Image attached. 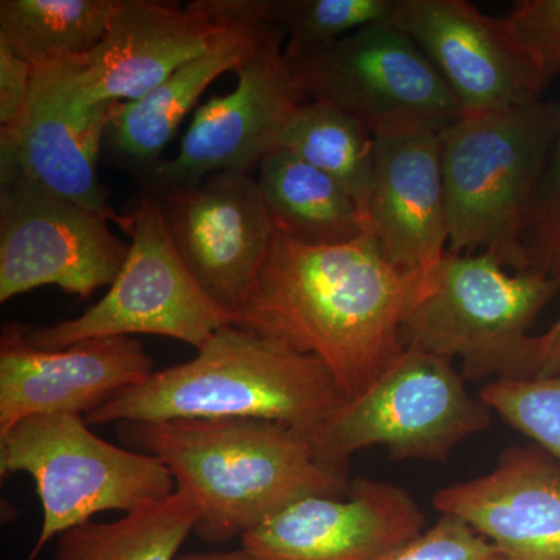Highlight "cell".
Returning a JSON list of instances; mask_svg holds the SVG:
<instances>
[{"instance_id":"cell-1","label":"cell","mask_w":560,"mask_h":560,"mask_svg":"<svg viewBox=\"0 0 560 560\" xmlns=\"http://www.w3.org/2000/svg\"><path fill=\"white\" fill-rule=\"evenodd\" d=\"M431 278L394 267L370 231L345 245L307 246L276 228L235 326L315 357L352 400L405 349L401 327Z\"/></svg>"},{"instance_id":"cell-2","label":"cell","mask_w":560,"mask_h":560,"mask_svg":"<svg viewBox=\"0 0 560 560\" xmlns=\"http://www.w3.org/2000/svg\"><path fill=\"white\" fill-rule=\"evenodd\" d=\"M125 440L156 456L200 510L201 540L226 544L305 497H346L349 470L323 463L311 438L275 420L124 422Z\"/></svg>"},{"instance_id":"cell-3","label":"cell","mask_w":560,"mask_h":560,"mask_svg":"<svg viewBox=\"0 0 560 560\" xmlns=\"http://www.w3.org/2000/svg\"><path fill=\"white\" fill-rule=\"evenodd\" d=\"M342 401L318 359L231 324L215 331L195 359L154 371L84 419L101 425L253 418L275 420L312 438Z\"/></svg>"},{"instance_id":"cell-4","label":"cell","mask_w":560,"mask_h":560,"mask_svg":"<svg viewBox=\"0 0 560 560\" xmlns=\"http://www.w3.org/2000/svg\"><path fill=\"white\" fill-rule=\"evenodd\" d=\"M560 106L536 101L464 114L440 132L448 253L489 254L528 271L523 230L558 132Z\"/></svg>"},{"instance_id":"cell-5","label":"cell","mask_w":560,"mask_h":560,"mask_svg":"<svg viewBox=\"0 0 560 560\" xmlns=\"http://www.w3.org/2000/svg\"><path fill=\"white\" fill-rule=\"evenodd\" d=\"M560 278L508 270L489 254H445L429 291L401 327L404 348L463 361L470 381L536 377L529 329L559 293Z\"/></svg>"},{"instance_id":"cell-6","label":"cell","mask_w":560,"mask_h":560,"mask_svg":"<svg viewBox=\"0 0 560 560\" xmlns=\"http://www.w3.org/2000/svg\"><path fill=\"white\" fill-rule=\"evenodd\" d=\"M14 474L31 475L43 506V526L27 560L101 512L128 514L176 492L161 459L102 440L77 415L31 416L0 434V475Z\"/></svg>"},{"instance_id":"cell-7","label":"cell","mask_w":560,"mask_h":560,"mask_svg":"<svg viewBox=\"0 0 560 560\" xmlns=\"http://www.w3.org/2000/svg\"><path fill=\"white\" fill-rule=\"evenodd\" d=\"M492 422V410L467 390L453 360L405 348L370 388L340 408L311 438L323 463L349 470L363 448L394 459H444Z\"/></svg>"},{"instance_id":"cell-8","label":"cell","mask_w":560,"mask_h":560,"mask_svg":"<svg viewBox=\"0 0 560 560\" xmlns=\"http://www.w3.org/2000/svg\"><path fill=\"white\" fill-rule=\"evenodd\" d=\"M265 0H121L102 43L51 62L70 108L138 101L172 73L219 49L264 11Z\"/></svg>"},{"instance_id":"cell-9","label":"cell","mask_w":560,"mask_h":560,"mask_svg":"<svg viewBox=\"0 0 560 560\" xmlns=\"http://www.w3.org/2000/svg\"><path fill=\"white\" fill-rule=\"evenodd\" d=\"M127 260L101 301L83 315L54 326L20 324L28 345L68 348L94 338L158 335L200 349L234 316L210 300L180 261L165 228L160 201L142 195L132 210Z\"/></svg>"},{"instance_id":"cell-10","label":"cell","mask_w":560,"mask_h":560,"mask_svg":"<svg viewBox=\"0 0 560 560\" xmlns=\"http://www.w3.org/2000/svg\"><path fill=\"white\" fill-rule=\"evenodd\" d=\"M287 60L307 101L329 103L360 121L372 138L441 132L464 116L440 72L393 21Z\"/></svg>"},{"instance_id":"cell-11","label":"cell","mask_w":560,"mask_h":560,"mask_svg":"<svg viewBox=\"0 0 560 560\" xmlns=\"http://www.w3.org/2000/svg\"><path fill=\"white\" fill-rule=\"evenodd\" d=\"M130 243L109 220L0 160V302L39 287L88 300L113 285Z\"/></svg>"},{"instance_id":"cell-12","label":"cell","mask_w":560,"mask_h":560,"mask_svg":"<svg viewBox=\"0 0 560 560\" xmlns=\"http://www.w3.org/2000/svg\"><path fill=\"white\" fill-rule=\"evenodd\" d=\"M283 47V33L265 40L234 70V91L198 106L178 153L140 183L142 195L158 197L215 173L250 172L259 165L287 117L307 102Z\"/></svg>"},{"instance_id":"cell-13","label":"cell","mask_w":560,"mask_h":560,"mask_svg":"<svg viewBox=\"0 0 560 560\" xmlns=\"http://www.w3.org/2000/svg\"><path fill=\"white\" fill-rule=\"evenodd\" d=\"M154 198L184 267L210 300L237 318L276 232L256 176L215 173Z\"/></svg>"},{"instance_id":"cell-14","label":"cell","mask_w":560,"mask_h":560,"mask_svg":"<svg viewBox=\"0 0 560 560\" xmlns=\"http://www.w3.org/2000/svg\"><path fill=\"white\" fill-rule=\"evenodd\" d=\"M407 490L359 478L348 495L305 497L242 537L253 560H385L423 533Z\"/></svg>"},{"instance_id":"cell-15","label":"cell","mask_w":560,"mask_h":560,"mask_svg":"<svg viewBox=\"0 0 560 560\" xmlns=\"http://www.w3.org/2000/svg\"><path fill=\"white\" fill-rule=\"evenodd\" d=\"M394 24L429 58L464 114L540 101L539 77L508 22L467 0H397Z\"/></svg>"},{"instance_id":"cell-16","label":"cell","mask_w":560,"mask_h":560,"mask_svg":"<svg viewBox=\"0 0 560 560\" xmlns=\"http://www.w3.org/2000/svg\"><path fill=\"white\" fill-rule=\"evenodd\" d=\"M154 371L149 352L132 337L46 350L24 340L20 323H9L0 335V434L31 416H88Z\"/></svg>"},{"instance_id":"cell-17","label":"cell","mask_w":560,"mask_h":560,"mask_svg":"<svg viewBox=\"0 0 560 560\" xmlns=\"http://www.w3.org/2000/svg\"><path fill=\"white\" fill-rule=\"evenodd\" d=\"M117 105L70 108L54 65L33 68L24 116L13 130H0V160L13 162L54 194L101 213L127 232L130 215L110 208L108 187L98 175L103 142Z\"/></svg>"},{"instance_id":"cell-18","label":"cell","mask_w":560,"mask_h":560,"mask_svg":"<svg viewBox=\"0 0 560 560\" xmlns=\"http://www.w3.org/2000/svg\"><path fill=\"white\" fill-rule=\"evenodd\" d=\"M366 231L399 270L429 275L447 254L448 226L440 132L408 130L374 138Z\"/></svg>"},{"instance_id":"cell-19","label":"cell","mask_w":560,"mask_h":560,"mask_svg":"<svg viewBox=\"0 0 560 560\" xmlns=\"http://www.w3.org/2000/svg\"><path fill=\"white\" fill-rule=\"evenodd\" d=\"M433 504L508 560H560V464L539 445L508 448L495 469L438 490Z\"/></svg>"},{"instance_id":"cell-20","label":"cell","mask_w":560,"mask_h":560,"mask_svg":"<svg viewBox=\"0 0 560 560\" xmlns=\"http://www.w3.org/2000/svg\"><path fill=\"white\" fill-rule=\"evenodd\" d=\"M278 33L282 32L272 20L271 0H265L259 16L219 49L187 62L138 101L119 103L106 131L102 156L143 183L164 161L162 151L210 84L223 73L234 72Z\"/></svg>"},{"instance_id":"cell-21","label":"cell","mask_w":560,"mask_h":560,"mask_svg":"<svg viewBox=\"0 0 560 560\" xmlns=\"http://www.w3.org/2000/svg\"><path fill=\"white\" fill-rule=\"evenodd\" d=\"M256 179L276 228L294 241L337 246L366 231L363 213L348 191L290 151L265 154Z\"/></svg>"},{"instance_id":"cell-22","label":"cell","mask_w":560,"mask_h":560,"mask_svg":"<svg viewBox=\"0 0 560 560\" xmlns=\"http://www.w3.org/2000/svg\"><path fill=\"white\" fill-rule=\"evenodd\" d=\"M121 0H2L0 40L32 68L83 57L105 38Z\"/></svg>"},{"instance_id":"cell-23","label":"cell","mask_w":560,"mask_h":560,"mask_svg":"<svg viewBox=\"0 0 560 560\" xmlns=\"http://www.w3.org/2000/svg\"><path fill=\"white\" fill-rule=\"evenodd\" d=\"M200 510L186 492L128 512L116 522H88L58 537L55 560H175L197 528Z\"/></svg>"},{"instance_id":"cell-24","label":"cell","mask_w":560,"mask_h":560,"mask_svg":"<svg viewBox=\"0 0 560 560\" xmlns=\"http://www.w3.org/2000/svg\"><path fill=\"white\" fill-rule=\"evenodd\" d=\"M272 150L290 151L337 180L364 217L374 165V138L360 121L329 103L307 101L283 121Z\"/></svg>"},{"instance_id":"cell-25","label":"cell","mask_w":560,"mask_h":560,"mask_svg":"<svg viewBox=\"0 0 560 560\" xmlns=\"http://www.w3.org/2000/svg\"><path fill=\"white\" fill-rule=\"evenodd\" d=\"M397 0H271L283 54L327 46L370 25L393 21Z\"/></svg>"},{"instance_id":"cell-26","label":"cell","mask_w":560,"mask_h":560,"mask_svg":"<svg viewBox=\"0 0 560 560\" xmlns=\"http://www.w3.org/2000/svg\"><path fill=\"white\" fill-rule=\"evenodd\" d=\"M482 401L560 464V372L550 377L493 381Z\"/></svg>"},{"instance_id":"cell-27","label":"cell","mask_w":560,"mask_h":560,"mask_svg":"<svg viewBox=\"0 0 560 560\" xmlns=\"http://www.w3.org/2000/svg\"><path fill=\"white\" fill-rule=\"evenodd\" d=\"M528 271L560 278V121L523 230Z\"/></svg>"},{"instance_id":"cell-28","label":"cell","mask_w":560,"mask_h":560,"mask_svg":"<svg viewBox=\"0 0 560 560\" xmlns=\"http://www.w3.org/2000/svg\"><path fill=\"white\" fill-rule=\"evenodd\" d=\"M518 49L536 70L541 88L560 72V0H522L504 16Z\"/></svg>"},{"instance_id":"cell-29","label":"cell","mask_w":560,"mask_h":560,"mask_svg":"<svg viewBox=\"0 0 560 560\" xmlns=\"http://www.w3.org/2000/svg\"><path fill=\"white\" fill-rule=\"evenodd\" d=\"M385 560H508L477 530L453 515L441 514L440 521L408 541Z\"/></svg>"},{"instance_id":"cell-30","label":"cell","mask_w":560,"mask_h":560,"mask_svg":"<svg viewBox=\"0 0 560 560\" xmlns=\"http://www.w3.org/2000/svg\"><path fill=\"white\" fill-rule=\"evenodd\" d=\"M33 68L0 40V130H13L27 108Z\"/></svg>"},{"instance_id":"cell-31","label":"cell","mask_w":560,"mask_h":560,"mask_svg":"<svg viewBox=\"0 0 560 560\" xmlns=\"http://www.w3.org/2000/svg\"><path fill=\"white\" fill-rule=\"evenodd\" d=\"M560 372V319L537 337L536 377H550ZM534 377V378H536Z\"/></svg>"},{"instance_id":"cell-32","label":"cell","mask_w":560,"mask_h":560,"mask_svg":"<svg viewBox=\"0 0 560 560\" xmlns=\"http://www.w3.org/2000/svg\"><path fill=\"white\" fill-rule=\"evenodd\" d=\"M178 560H253L248 552L243 550L234 551H208V552H189V555L180 556Z\"/></svg>"}]
</instances>
